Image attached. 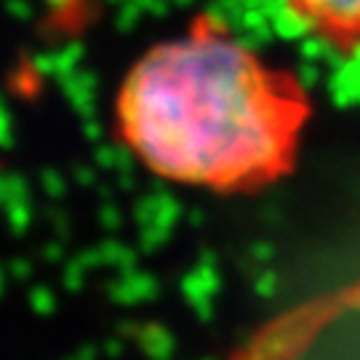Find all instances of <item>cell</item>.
<instances>
[{"label":"cell","instance_id":"1","mask_svg":"<svg viewBox=\"0 0 360 360\" xmlns=\"http://www.w3.org/2000/svg\"><path fill=\"white\" fill-rule=\"evenodd\" d=\"M309 117L304 83L211 13L150 46L115 94L120 144L155 176L211 193L288 176Z\"/></svg>","mask_w":360,"mask_h":360},{"label":"cell","instance_id":"2","mask_svg":"<svg viewBox=\"0 0 360 360\" xmlns=\"http://www.w3.org/2000/svg\"><path fill=\"white\" fill-rule=\"evenodd\" d=\"M347 312H360V281L291 307L251 336L232 360H296L328 328V323Z\"/></svg>","mask_w":360,"mask_h":360},{"label":"cell","instance_id":"3","mask_svg":"<svg viewBox=\"0 0 360 360\" xmlns=\"http://www.w3.org/2000/svg\"><path fill=\"white\" fill-rule=\"evenodd\" d=\"M283 8L328 51L339 56L360 51V0H283Z\"/></svg>","mask_w":360,"mask_h":360}]
</instances>
